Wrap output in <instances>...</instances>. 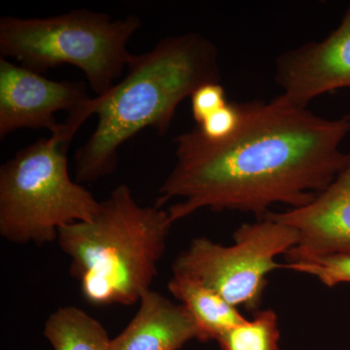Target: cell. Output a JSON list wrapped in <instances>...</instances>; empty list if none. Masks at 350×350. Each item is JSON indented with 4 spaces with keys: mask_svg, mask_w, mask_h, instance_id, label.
<instances>
[{
    "mask_svg": "<svg viewBox=\"0 0 350 350\" xmlns=\"http://www.w3.org/2000/svg\"><path fill=\"white\" fill-rule=\"evenodd\" d=\"M278 317L271 310H259L218 340L222 350H280Z\"/></svg>",
    "mask_w": 350,
    "mask_h": 350,
    "instance_id": "obj_13",
    "label": "cell"
},
{
    "mask_svg": "<svg viewBox=\"0 0 350 350\" xmlns=\"http://www.w3.org/2000/svg\"><path fill=\"white\" fill-rule=\"evenodd\" d=\"M284 267L291 271L315 276L327 287L333 288L340 283H350V252L335 253L303 261L287 262Z\"/></svg>",
    "mask_w": 350,
    "mask_h": 350,
    "instance_id": "obj_14",
    "label": "cell"
},
{
    "mask_svg": "<svg viewBox=\"0 0 350 350\" xmlns=\"http://www.w3.org/2000/svg\"><path fill=\"white\" fill-rule=\"evenodd\" d=\"M238 129L211 142L196 126L174 139V169L159 189L155 206L170 200L174 223L207 208L254 214L275 204L299 208L323 192L345 169L340 145L350 115L327 119L280 94L269 101L238 103Z\"/></svg>",
    "mask_w": 350,
    "mask_h": 350,
    "instance_id": "obj_1",
    "label": "cell"
},
{
    "mask_svg": "<svg viewBox=\"0 0 350 350\" xmlns=\"http://www.w3.org/2000/svg\"><path fill=\"white\" fill-rule=\"evenodd\" d=\"M275 82L291 105L308 107L321 94L350 87V4L325 39L287 51L276 59Z\"/></svg>",
    "mask_w": 350,
    "mask_h": 350,
    "instance_id": "obj_8",
    "label": "cell"
},
{
    "mask_svg": "<svg viewBox=\"0 0 350 350\" xmlns=\"http://www.w3.org/2000/svg\"><path fill=\"white\" fill-rule=\"evenodd\" d=\"M128 72L107 94L96 96L98 124L75 154L78 183L109 176L119 149L146 128L163 137L179 105L207 83H220L215 44L197 32L170 36L142 55H135Z\"/></svg>",
    "mask_w": 350,
    "mask_h": 350,
    "instance_id": "obj_2",
    "label": "cell"
},
{
    "mask_svg": "<svg viewBox=\"0 0 350 350\" xmlns=\"http://www.w3.org/2000/svg\"><path fill=\"white\" fill-rule=\"evenodd\" d=\"M265 217L298 232V243L284 255L288 262L350 252V153L345 169L312 202Z\"/></svg>",
    "mask_w": 350,
    "mask_h": 350,
    "instance_id": "obj_9",
    "label": "cell"
},
{
    "mask_svg": "<svg viewBox=\"0 0 350 350\" xmlns=\"http://www.w3.org/2000/svg\"><path fill=\"white\" fill-rule=\"evenodd\" d=\"M98 100L90 98L83 81H56L41 73L0 57V138L14 131L47 130L56 135L63 128L56 113L68 112L64 126L76 135L94 115Z\"/></svg>",
    "mask_w": 350,
    "mask_h": 350,
    "instance_id": "obj_7",
    "label": "cell"
},
{
    "mask_svg": "<svg viewBox=\"0 0 350 350\" xmlns=\"http://www.w3.org/2000/svg\"><path fill=\"white\" fill-rule=\"evenodd\" d=\"M71 142L61 130L21 149L0 167V236L5 241L53 243L62 228L94 218L100 200L69 174Z\"/></svg>",
    "mask_w": 350,
    "mask_h": 350,
    "instance_id": "obj_5",
    "label": "cell"
},
{
    "mask_svg": "<svg viewBox=\"0 0 350 350\" xmlns=\"http://www.w3.org/2000/svg\"><path fill=\"white\" fill-rule=\"evenodd\" d=\"M174 224L167 209L142 206L120 184L92 220L62 228L57 241L87 303L131 306L151 290Z\"/></svg>",
    "mask_w": 350,
    "mask_h": 350,
    "instance_id": "obj_3",
    "label": "cell"
},
{
    "mask_svg": "<svg viewBox=\"0 0 350 350\" xmlns=\"http://www.w3.org/2000/svg\"><path fill=\"white\" fill-rule=\"evenodd\" d=\"M294 228L268 217L243 224L234 232V244L222 245L196 238L172 264L174 275L186 276L220 295L236 308L259 312L268 275L278 269L276 257L298 243Z\"/></svg>",
    "mask_w": 350,
    "mask_h": 350,
    "instance_id": "obj_6",
    "label": "cell"
},
{
    "mask_svg": "<svg viewBox=\"0 0 350 350\" xmlns=\"http://www.w3.org/2000/svg\"><path fill=\"white\" fill-rule=\"evenodd\" d=\"M227 103L225 89L220 83H207L198 88L191 96L193 118L197 126Z\"/></svg>",
    "mask_w": 350,
    "mask_h": 350,
    "instance_id": "obj_16",
    "label": "cell"
},
{
    "mask_svg": "<svg viewBox=\"0 0 350 350\" xmlns=\"http://www.w3.org/2000/svg\"><path fill=\"white\" fill-rule=\"evenodd\" d=\"M167 289L192 317L200 342H218L226 333L247 320L238 308L192 278L172 275Z\"/></svg>",
    "mask_w": 350,
    "mask_h": 350,
    "instance_id": "obj_11",
    "label": "cell"
},
{
    "mask_svg": "<svg viewBox=\"0 0 350 350\" xmlns=\"http://www.w3.org/2000/svg\"><path fill=\"white\" fill-rule=\"evenodd\" d=\"M192 340L198 331L187 310L151 289L126 328L111 338L110 350H179Z\"/></svg>",
    "mask_w": 350,
    "mask_h": 350,
    "instance_id": "obj_10",
    "label": "cell"
},
{
    "mask_svg": "<svg viewBox=\"0 0 350 350\" xmlns=\"http://www.w3.org/2000/svg\"><path fill=\"white\" fill-rule=\"evenodd\" d=\"M142 25L135 15L112 19L80 9L48 18H0V56L36 72L70 64L83 71L96 96L107 94L135 55L129 41Z\"/></svg>",
    "mask_w": 350,
    "mask_h": 350,
    "instance_id": "obj_4",
    "label": "cell"
},
{
    "mask_svg": "<svg viewBox=\"0 0 350 350\" xmlns=\"http://www.w3.org/2000/svg\"><path fill=\"white\" fill-rule=\"evenodd\" d=\"M241 121L238 103H228L225 107L207 117L197 126L202 135L211 142H221L231 137Z\"/></svg>",
    "mask_w": 350,
    "mask_h": 350,
    "instance_id": "obj_15",
    "label": "cell"
},
{
    "mask_svg": "<svg viewBox=\"0 0 350 350\" xmlns=\"http://www.w3.org/2000/svg\"><path fill=\"white\" fill-rule=\"evenodd\" d=\"M43 335L54 350H110L111 344L98 320L72 306L55 310L46 320Z\"/></svg>",
    "mask_w": 350,
    "mask_h": 350,
    "instance_id": "obj_12",
    "label": "cell"
}]
</instances>
